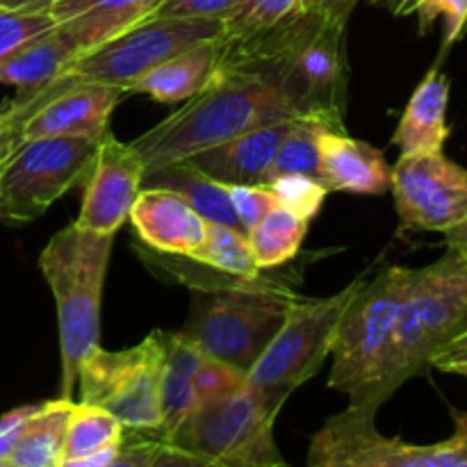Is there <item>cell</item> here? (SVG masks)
I'll use <instances>...</instances> for the list:
<instances>
[{
	"instance_id": "cell-11",
	"label": "cell",
	"mask_w": 467,
	"mask_h": 467,
	"mask_svg": "<svg viewBox=\"0 0 467 467\" xmlns=\"http://www.w3.org/2000/svg\"><path fill=\"white\" fill-rule=\"evenodd\" d=\"M99 144L89 137L23 141L0 173V222L39 219L59 196L85 182Z\"/></svg>"
},
{
	"instance_id": "cell-26",
	"label": "cell",
	"mask_w": 467,
	"mask_h": 467,
	"mask_svg": "<svg viewBox=\"0 0 467 467\" xmlns=\"http://www.w3.org/2000/svg\"><path fill=\"white\" fill-rule=\"evenodd\" d=\"M327 130L347 132V128L345 123L317 117V114L295 119L285 140L278 146V153L269 167L265 185L281 176H290V173H301V176L319 181V140Z\"/></svg>"
},
{
	"instance_id": "cell-21",
	"label": "cell",
	"mask_w": 467,
	"mask_h": 467,
	"mask_svg": "<svg viewBox=\"0 0 467 467\" xmlns=\"http://www.w3.org/2000/svg\"><path fill=\"white\" fill-rule=\"evenodd\" d=\"M219 50H222V36L181 50L137 78L128 87V94H146L158 103L167 105L185 103L213 80L217 71Z\"/></svg>"
},
{
	"instance_id": "cell-29",
	"label": "cell",
	"mask_w": 467,
	"mask_h": 467,
	"mask_svg": "<svg viewBox=\"0 0 467 467\" xmlns=\"http://www.w3.org/2000/svg\"><path fill=\"white\" fill-rule=\"evenodd\" d=\"M123 431L126 429L108 410L80 401V404L73 406L71 420H68L64 461L80 459V456L94 454L105 447L119 445L123 441Z\"/></svg>"
},
{
	"instance_id": "cell-47",
	"label": "cell",
	"mask_w": 467,
	"mask_h": 467,
	"mask_svg": "<svg viewBox=\"0 0 467 467\" xmlns=\"http://www.w3.org/2000/svg\"><path fill=\"white\" fill-rule=\"evenodd\" d=\"M0 467H12L9 463H0Z\"/></svg>"
},
{
	"instance_id": "cell-7",
	"label": "cell",
	"mask_w": 467,
	"mask_h": 467,
	"mask_svg": "<svg viewBox=\"0 0 467 467\" xmlns=\"http://www.w3.org/2000/svg\"><path fill=\"white\" fill-rule=\"evenodd\" d=\"M296 295L260 276L235 287L199 290L194 310L182 328L205 356L249 372L272 342Z\"/></svg>"
},
{
	"instance_id": "cell-45",
	"label": "cell",
	"mask_w": 467,
	"mask_h": 467,
	"mask_svg": "<svg viewBox=\"0 0 467 467\" xmlns=\"http://www.w3.org/2000/svg\"><path fill=\"white\" fill-rule=\"evenodd\" d=\"M57 0H0L3 7L26 9V12H48Z\"/></svg>"
},
{
	"instance_id": "cell-16",
	"label": "cell",
	"mask_w": 467,
	"mask_h": 467,
	"mask_svg": "<svg viewBox=\"0 0 467 467\" xmlns=\"http://www.w3.org/2000/svg\"><path fill=\"white\" fill-rule=\"evenodd\" d=\"M130 222L149 249L181 258H192L208 231V219L201 217L182 196L160 187H141L130 210Z\"/></svg>"
},
{
	"instance_id": "cell-36",
	"label": "cell",
	"mask_w": 467,
	"mask_h": 467,
	"mask_svg": "<svg viewBox=\"0 0 467 467\" xmlns=\"http://www.w3.org/2000/svg\"><path fill=\"white\" fill-rule=\"evenodd\" d=\"M228 190H231V203L242 233H249L265 214L278 208V201L269 185H235Z\"/></svg>"
},
{
	"instance_id": "cell-1",
	"label": "cell",
	"mask_w": 467,
	"mask_h": 467,
	"mask_svg": "<svg viewBox=\"0 0 467 467\" xmlns=\"http://www.w3.org/2000/svg\"><path fill=\"white\" fill-rule=\"evenodd\" d=\"M345 27L296 7L254 35L222 36L217 71L254 73L278 87L301 117L345 123Z\"/></svg>"
},
{
	"instance_id": "cell-37",
	"label": "cell",
	"mask_w": 467,
	"mask_h": 467,
	"mask_svg": "<svg viewBox=\"0 0 467 467\" xmlns=\"http://www.w3.org/2000/svg\"><path fill=\"white\" fill-rule=\"evenodd\" d=\"M240 0H164L153 16L164 18H217L223 21Z\"/></svg>"
},
{
	"instance_id": "cell-3",
	"label": "cell",
	"mask_w": 467,
	"mask_h": 467,
	"mask_svg": "<svg viewBox=\"0 0 467 467\" xmlns=\"http://www.w3.org/2000/svg\"><path fill=\"white\" fill-rule=\"evenodd\" d=\"M467 328V258L447 249L442 258L413 269L397 315L374 401L381 409L409 379L427 372L431 358Z\"/></svg>"
},
{
	"instance_id": "cell-33",
	"label": "cell",
	"mask_w": 467,
	"mask_h": 467,
	"mask_svg": "<svg viewBox=\"0 0 467 467\" xmlns=\"http://www.w3.org/2000/svg\"><path fill=\"white\" fill-rule=\"evenodd\" d=\"M246 388V374L223 360L205 356L194 374V400L196 406L223 400Z\"/></svg>"
},
{
	"instance_id": "cell-13",
	"label": "cell",
	"mask_w": 467,
	"mask_h": 467,
	"mask_svg": "<svg viewBox=\"0 0 467 467\" xmlns=\"http://www.w3.org/2000/svg\"><path fill=\"white\" fill-rule=\"evenodd\" d=\"M390 190L401 231L447 233L467 217V169L445 153L400 155Z\"/></svg>"
},
{
	"instance_id": "cell-39",
	"label": "cell",
	"mask_w": 467,
	"mask_h": 467,
	"mask_svg": "<svg viewBox=\"0 0 467 467\" xmlns=\"http://www.w3.org/2000/svg\"><path fill=\"white\" fill-rule=\"evenodd\" d=\"M36 409H39V404L18 406V409L9 410V413L0 418V463H7L18 438H21L23 429L30 422L32 415L36 413Z\"/></svg>"
},
{
	"instance_id": "cell-28",
	"label": "cell",
	"mask_w": 467,
	"mask_h": 467,
	"mask_svg": "<svg viewBox=\"0 0 467 467\" xmlns=\"http://www.w3.org/2000/svg\"><path fill=\"white\" fill-rule=\"evenodd\" d=\"M190 260L219 274H226V276L246 278V281L263 276V272L255 265L254 254H251L246 233L223 226V223L208 222L203 244L194 251Z\"/></svg>"
},
{
	"instance_id": "cell-23",
	"label": "cell",
	"mask_w": 467,
	"mask_h": 467,
	"mask_svg": "<svg viewBox=\"0 0 467 467\" xmlns=\"http://www.w3.org/2000/svg\"><path fill=\"white\" fill-rule=\"evenodd\" d=\"M141 187H160V190L173 192V194L182 196L208 222L242 231L231 203V190L205 176L187 160L144 171Z\"/></svg>"
},
{
	"instance_id": "cell-24",
	"label": "cell",
	"mask_w": 467,
	"mask_h": 467,
	"mask_svg": "<svg viewBox=\"0 0 467 467\" xmlns=\"http://www.w3.org/2000/svg\"><path fill=\"white\" fill-rule=\"evenodd\" d=\"M76 57V50L64 41L55 26L44 35L18 46L0 62V85L16 87L18 91H32L62 76Z\"/></svg>"
},
{
	"instance_id": "cell-2",
	"label": "cell",
	"mask_w": 467,
	"mask_h": 467,
	"mask_svg": "<svg viewBox=\"0 0 467 467\" xmlns=\"http://www.w3.org/2000/svg\"><path fill=\"white\" fill-rule=\"evenodd\" d=\"M301 117L285 94L254 73L214 71L213 80L167 119L130 141L146 171L194 158L254 128Z\"/></svg>"
},
{
	"instance_id": "cell-20",
	"label": "cell",
	"mask_w": 467,
	"mask_h": 467,
	"mask_svg": "<svg viewBox=\"0 0 467 467\" xmlns=\"http://www.w3.org/2000/svg\"><path fill=\"white\" fill-rule=\"evenodd\" d=\"M450 80L442 71L431 68L410 96L392 141L401 155L442 153L450 126H447Z\"/></svg>"
},
{
	"instance_id": "cell-4",
	"label": "cell",
	"mask_w": 467,
	"mask_h": 467,
	"mask_svg": "<svg viewBox=\"0 0 467 467\" xmlns=\"http://www.w3.org/2000/svg\"><path fill=\"white\" fill-rule=\"evenodd\" d=\"M114 235L85 231L76 222L50 237L39 267L57 304L62 395L71 400L78 372L94 347L100 345V299L108 276Z\"/></svg>"
},
{
	"instance_id": "cell-34",
	"label": "cell",
	"mask_w": 467,
	"mask_h": 467,
	"mask_svg": "<svg viewBox=\"0 0 467 467\" xmlns=\"http://www.w3.org/2000/svg\"><path fill=\"white\" fill-rule=\"evenodd\" d=\"M55 26L57 21L48 12H26V9L0 5V62L12 55L18 46L44 35Z\"/></svg>"
},
{
	"instance_id": "cell-25",
	"label": "cell",
	"mask_w": 467,
	"mask_h": 467,
	"mask_svg": "<svg viewBox=\"0 0 467 467\" xmlns=\"http://www.w3.org/2000/svg\"><path fill=\"white\" fill-rule=\"evenodd\" d=\"M71 400L44 401L23 429L7 463L12 467H62Z\"/></svg>"
},
{
	"instance_id": "cell-31",
	"label": "cell",
	"mask_w": 467,
	"mask_h": 467,
	"mask_svg": "<svg viewBox=\"0 0 467 467\" xmlns=\"http://www.w3.org/2000/svg\"><path fill=\"white\" fill-rule=\"evenodd\" d=\"M296 5L299 0H240L237 7L223 18L222 36L233 39L265 30L287 16L292 9H296Z\"/></svg>"
},
{
	"instance_id": "cell-18",
	"label": "cell",
	"mask_w": 467,
	"mask_h": 467,
	"mask_svg": "<svg viewBox=\"0 0 467 467\" xmlns=\"http://www.w3.org/2000/svg\"><path fill=\"white\" fill-rule=\"evenodd\" d=\"M292 121L295 119L254 128V130L244 132L235 140L223 141V144L203 150V153H196L187 162H192L205 176L226 187L265 185L269 167H272L278 146L285 140Z\"/></svg>"
},
{
	"instance_id": "cell-43",
	"label": "cell",
	"mask_w": 467,
	"mask_h": 467,
	"mask_svg": "<svg viewBox=\"0 0 467 467\" xmlns=\"http://www.w3.org/2000/svg\"><path fill=\"white\" fill-rule=\"evenodd\" d=\"M119 447H121V442H119V445H112V447H105V450H100V451H94V454L80 456V459L64 461L62 467H108L109 461L117 456Z\"/></svg>"
},
{
	"instance_id": "cell-6",
	"label": "cell",
	"mask_w": 467,
	"mask_h": 467,
	"mask_svg": "<svg viewBox=\"0 0 467 467\" xmlns=\"http://www.w3.org/2000/svg\"><path fill=\"white\" fill-rule=\"evenodd\" d=\"M410 274L413 269L409 267H388L372 281L365 278L342 315L331 349L328 386L349 397V409L379 413L374 392L383 374Z\"/></svg>"
},
{
	"instance_id": "cell-35",
	"label": "cell",
	"mask_w": 467,
	"mask_h": 467,
	"mask_svg": "<svg viewBox=\"0 0 467 467\" xmlns=\"http://www.w3.org/2000/svg\"><path fill=\"white\" fill-rule=\"evenodd\" d=\"M410 14H418L420 32H427L436 18H445V46L454 44L467 27V0H413Z\"/></svg>"
},
{
	"instance_id": "cell-32",
	"label": "cell",
	"mask_w": 467,
	"mask_h": 467,
	"mask_svg": "<svg viewBox=\"0 0 467 467\" xmlns=\"http://www.w3.org/2000/svg\"><path fill=\"white\" fill-rule=\"evenodd\" d=\"M46 99H48V87L44 85L32 91H18L16 99L7 103V108L0 109V173L23 144L26 121Z\"/></svg>"
},
{
	"instance_id": "cell-8",
	"label": "cell",
	"mask_w": 467,
	"mask_h": 467,
	"mask_svg": "<svg viewBox=\"0 0 467 467\" xmlns=\"http://www.w3.org/2000/svg\"><path fill=\"white\" fill-rule=\"evenodd\" d=\"M454 433L433 445L383 436L377 413L349 409L328 418L308 445L306 467H467V413L451 410Z\"/></svg>"
},
{
	"instance_id": "cell-14",
	"label": "cell",
	"mask_w": 467,
	"mask_h": 467,
	"mask_svg": "<svg viewBox=\"0 0 467 467\" xmlns=\"http://www.w3.org/2000/svg\"><path fill=\"white\" fill-rule=\"evenodd\" d=\"M144 160L135 149L109 132L100 140L94 164L85 178L80 214L76 223L85 231L114 235L130 219V210L141 192Z\"/></svg>"
},
{
	"instance_id": "cell-27",
	"label": "cell",
	"mask_w": 467,
	"mask_h": 467,
	"mask_svg": "<svg viewBox=\"0 0 467 467\" xmlns=\"http://www.w3.org/2000/svg\"><path fill=\"white\" fill-rule=\"evenodd\" d=\"M308 223L310 222H306V219H299L292 213H287V210H283L281 205L274 208L269 214H265L246 233L251 254H254V260L260 272L290 263L299 254L301 244H304L306 235H308Z\"/></svg>"
},
{
	"instance_id": "cell-46",
	"label": "cell",
	"mask_w": 467,
	"mask_h": 467,
	"mask_svg": "<svg viewBox=\"0 0 467 467\" xmlns=\"http://www.w3.org/2000/svg\"><path fill=\"white\" fill-rule=\"evenodd\" d=\"M374 3L381 5V7H386L388 12L395 14V16H409L413 0H374Z\"/></svg>"
},
{
	"instance_id": "cell-38",
	"label": "cell",
	"mask_w": 467,
	"mask_h": 467,
	"mask_svg": "<svg viewBox=\"0 0 467 467\" xmlns=\"http://www.w3.org/2000/svg\"><path fill=\"white\" fill-rule=\"evenodd\" d=\"M160 442L153 431H123L121 447L108 467H150Z\"/></svg>"
},
{
	"instance_id": "cell-19",
	"label": "cell",
	"mask_w": 467,
	"mask_h": 467,
	"mask_svg": "<svg viewBox=\"0 0 467 467\" xmlns=\"http://www.w3.org/2000/svg\"><path fill=\"white\" fill-rule=\"evenodd\" d=\"M390 176L386 155L368 141L336 130L319 140V182L328 192L381 196L390 190Z\"/></svg>"
},
{
	"instance_id": "cell-42",
	"label": "cell",
	"mask_w": 467,
	"mask_h": 467,
	"mask_svg": "<svg viewBox=\"0 0 467 467\" xmlns=\"http://www.w3.org/2000/svg\"><path fill=\"white\" fill-rule=\"evenodd\" d=\"M150 467H222V465L201 459V456L196 454H190V451L169 445V442H160Z\"/></svg>"
},
{
	"instance_id": "cell-5",
	"label": "cell",
	"mask_w": 467,
	"mask_h": 467,
	"mask_svg": "<svg viewBox=\"0 0 467 467\" xmlns=\"http://www.w3.org/2000/svg\"><path fill=\"white\" fill-rule=\"evenodd\" d=\"M368 276H358L337 295L299 299L287 308L285 319L254 368L246 372V390L260 409L276 420L292 392L308 383L331 356L333 340L347 306Z\"/></svg>"
},
{
	"instance_id": "cell-44",
	"label": "cell",
	"mask_w": 467,
	"mask_h": 467,
	"mask_svg": "<svg viewBox=\"0 0 467 467\" xmlns=\"http://www.w3.org/2000/svg\"><path fill=\"white\" fill-rule=\"evenodd\" d=\"M445 244L450 251H456V254L467 258V217L459 223V226L450 228V231L445 233Z\"/></svg>"
},
{
	"instance_id": "cell-17",
	"label": "cell",
	"mask_w": 467,
	"mask_h": 467,
	"mask_svg": "<svg viewBox=\"0 0 467 467\" xmlns=\"http://www.w3.org/2000/svg\"><path fill=\"white\" fill-rule=\"evenodd\" d=\"M164 0H57L48 9L76 55L87 53L153 16Z\"/></svg>"
},
{
	"instance_id": "cell-15",
	"label": "cell",
	"mask_w": 467,
	"mask_h": 467,
	"mask_svg": "<svg viewBox=\"0 0 467 467\" xmlns=\"http://www.w3.org/2000/svg\"><path fill=\"white\" fill-rule=\"evenodd\" d=\"M48 99L35 109L23 128V141L39 137H89L109 135V119L126 91L100 82L73 80L67 73L48 82Z\"/></svg>"
},
{
	"instance_id": "cell-40",
	"label": "cell",
	"mask_w": 467,
	"mask_h": 467,
	"mask_svg": "<svg viewBox=\"0 0 467 467\" xmlns=\"http://www.w3.org/2000/svg\"><path fill=\"white\" fill-rule=\"evenodd\" d=\"M431 368L467 379V328L433 356Z\"/></svg>"
},
{
	"instance_id": "cell-30",
	"label": "cell",
	"mask_w": 467,
	"mask_h": 467,
	"mask_svg": "<svg viewBox=\"0 0 467 467\" xmlns=\"http://www.w3.org/2000/svg\"><path fill=\"white\" fill-rule=\"evenodd\" d=\"M267 185L283 210L292 213L295 217L306 219V222L317 217L328 194V190L317 178L301 176V173L281 176L276 181L267 182Z\"/></svg>"
},
{
	"instance_id": "cell-10",
	"label": "cell",
	"mask_w": 467,
	"mask_h": 467,
	"mask_svg": "<svg viewBox=\"0 0 467 467\" xmlns=\"http://www.w3.org/2000/svg\"><path fill=\"white\" fill-rule=\"evenodd\" d=\"M274 422L244 388L196 406L164 442L222 467H292L278 450Z\"/></svg>"
},
{
	"instance_id": "cell-9",
	"label": "cell",
	"mask_w": 467,
	"mask_h": 467,
	"mask_svg": "<svg viewBox=\"0 0 467 467\" xmlns=\"http://www.w3.org/2000/svg\"><path fill=\"white\" fill-rule=\"evenodd\" d=\"M164 333L153 331L140 345L123 351L94 347L78 372L82 404L100 406L126 431H153L162 427L160 381L164 365Z\"/></svg>"
},
{
	"instance_id": "cell-22",
	"label": "cell",
	"mask_w": 467,
	"mask_h": 467,
	"mask_svg": "<svg viewBox=\"0 0 467 467\" xmlns=\"http://www.w3.org/2000/svg\"><path fill=\"white\" fill-rule=\"evenodd\" d=\"M164 365L162 381H160V410H162V427L155 436L160 441L171 438V433L190 418L196 409L194 400V374L203 363L205 354L182 333H164Z\"/></svg>"
},
{
	"instance_id": "cell-41",
	"label": "cell",
	"mask_w": 467,
	"mask_h": 467,
	"mask_svg": "<svg viewBox=\"0 0 467 467\" xmlns=\"http://www.w3.org/2000/svg\"><path fill=\"white\" fill-rule=\"evenodd\" d=\"M356 5H358V0H299L296 7L313 14V16L324 18L328 23L347 26Z\"/></svg>"
},
{
	"instance_id": "cell-12",
	"label": "cell",
	"mask_w": 467,
	"mask_h": 467,
	"mask_svg": "<svg viewBox=\"0 0 467 467\" xmlns=\"http://www.w3.org/2000/svg\"><path fill=\"white\" fill-rule=\"evenodd\" d=\"M222 35L223 21L217 18L149 16L105 44L80 53L64 73L73 80L119 87L128 94V87L160 62Z\"/></svg>"
}]
</instances>
